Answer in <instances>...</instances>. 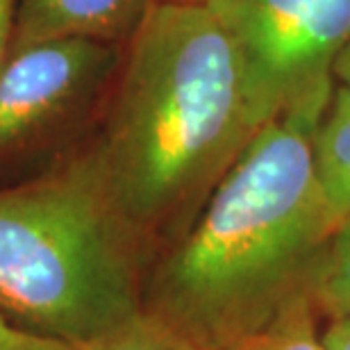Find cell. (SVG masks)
<instances>
[{
    "mask_svg": "<svg viewBox=\"0 0 350 350\" xmlns=\"http://www.w3.org/2000/svg\"><path fill=\"white\" fill-rule=\"evenodd\" d=\"M334 82L321 85L260 130L180 239L159 250L144 310L196 350H228L307 293L330 239L314 135Z\"/></svg>",
    "mask_w": 350,
    "mask_h": 350,
    "instance_id": "2",
    "label": "cell"
},
{
    "mask_svg": "<svg viewBox=\"0 0 350 350\" xmlns=\"http://www.w3.org/2000/svg\"><path fill=\"white\" fill-rule=\"evenodd\" d=\"M152 0H18L12 51L44 41L128 44Z\"/></svg>",
    "mask_w": 350,
    "mask_h": 350,
    "instance_id": "6",
    "label": "cell"
},
{
    "mask_svg": "<svg viewBox=\"0 0 350 350\" xmlns=\"http://www.w3.org/2000/svg\"><path fill=\"white\" fill-rule=\"evenodd\" d=\"M123 48L59 39L12 51L0 71V164L46 142L107 98Z\"/></svg>",
    "mask_w": 350,
    "mask_h": 350,
    "instance_id": "5",
    "label": "cell"
},
{
    "mask_svg": "<svg viewBox=\"0 0 350 350\" xmlns=\"http://www.w3.org/2000/svg\"><path fill=\"white\" fill-rule=\"evenodd\" d=\"M152 250L118 209L89 139L0 189V312L82 346L144 310Z\"/></svg>",
    "mask_w": 350,
    "mask_h": 350,
    "instance_id": "3",
    "label": "cell"
},
{
    "mask_svg": "<svg viewBox=\"0 0 350 350\" xmlns=\"http://www.w3.org/2000/svg\"><path fill=\"white\" fill-rule=\"evenodd\" d=\"M307 298L327 321L350 317V221L325 241L307 282Z\"/></svg>",
    "mask_w": 350,
    "mask_h": 350,
    "instance_id": "8",
    "label": "cell"
},
{
    "mask_svg": "<svg viewBox=\"0 0 350 350\" xmlns=\"http://www.w3.org/2000/svg\"><path fill=\"white\" fill-rule=\"evenodd\" d=\"M232 34L266 121L332 80L350 0H207Z\"/></svg>",
    "mask_w": 350,
    "mask_h": 350,
    "instance_id": "4",
    "label": "cell"
},
{
    "mask_svg": "<svg viewBox=\"0 0 350 350\" xmlns=\"http://www.w3.org/2000/svg\"><path fill=\"white\" fill-rule=\"evenodd\" d=\"M191 3H207V0H191Z\"/></svg>",
    "mask_w": 350,
    "mask_h": 350,
    "instance_id": "15",
    "label": "cell"
},
{
    "mask_svg": "<svg viewBox=\"0 0 350 350\" xmlns=\"http://www.w3.org/2000/svg\"><path fill=\"white\" fill-rule=\"evenodd\" d=\"M323 330L332 350H350V317L327 321Z\"/></svg>",
    "mask_w": 350,
    "mask_h": 350,
    "instance_id": "13",
    "label": "cell"
},
{
    "mask_svg": "<svg viewBox=\"0 0 350 350\" xmlns=\"http://www.w3.org/2000/svg\"><path fill=\"white\" fill-rule=\"evenodd\" d=\"M332 80H334V85H337V87L350 91V41L346 44L344 51H341L337 62H334Z\"/></svg>",
    "mask_w": 350,
    "mask_h": 350,
    "instance_id": "14",
    "label": "cell"
},
{
    "mask_svg": "<svg viewBox=\"0 0 350 350\" xmlns=\"http://www.w3.org/2000/svg\"><path fill=\"white\" fill-rule=\"evenodd\" d=\"M319 319L307 293H300L269 325L228 350H332Z\"/></svg>",
    "mask_w": 350,
    "mask_h": 350,
    "instance_id": "9",
    "label": "cell"
},
{
    "mask_svg": "<svg viewBox=\"0 0 350 350\" xmlns=\"http://www.w3.org/2000/svg\"><path fill=\"white\" fill-rule=\"evenodd\" d=\"M0 350H75V348L27 332L0 312Z\"/></svg>",
    "mask_w": 350,
    "mask_h": 350,
    "instance_id": "11",
    "label": "cell"
},
{
    "mask_svg": "<svg viewBox=\"0 0 350 350\" xmlns=\"http://www.w3.org/2000/svg\"><path fill=\"white\" fill-rule=\"evenodd\" d=\"M266 123L212 7L152 0L89 142L111 198L157 257Z\"/></svg>",
    "mask_w": 350,
    "mask_h": 350,
    "instance_id": "1",
    "label": "cell"
},
{
    "mask_svg": "<svg viewBox=\"0 0 350 350\" xmlns=\"http://www.w3.org/2000/svg\"><path fill=\"white\" fill-rule=\"evenodd\" d=\"M314 169L327 226L350 221V91L334 85L314 135Z\"/></svg>",
    "mask_w": 350,
    "mask_h": 350,
    "instance_id": "7",
    "label": "cell"
},
{
    "mask_svg": "<svg viewBox=\"0 0 350 350\" xmlns=\"http://www.w3.org/2000/svg\"><path fill=\"white\" fill-rule=\"evenodd\" d=\"M16 3L18 0H0V71L12 55L14 44V23H16Z\"/></svg>",
    "mask_w": 350,
    "mask_h": 350,
    "instance_id": "12",
    "label": "cell"
},
{
    "mask_svg": "<svg viewBox=\"0 0 350 350\" xmlns=\"http://www.w3.org/2000/svg\"><path fill=\"white\" fill-rule=\"evenodd\" d=\"M75 350H196L187 339L146 310Z\"/></svg>",
    "mask_w": 350,
    "mask_h": 350,
    "instance_id": "10",
    "label": "cell"
}]
</instances>
